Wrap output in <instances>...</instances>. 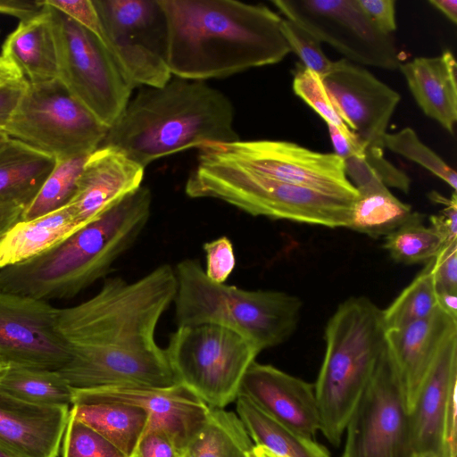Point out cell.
<instances>
[{
	"label": "cell",
	"instance_id": "cell-26",
	"mask_svg": "<svg viewBox=\"0 0 457 457\" xmlns=\"http://www.w3.org/2000/svg\"><path fill=\"white\" fill-rule=\"evenodd\" d=\"M55 163L54 158L9 138L0 146V204H15L25 209Z\"/></svg>",
	"mask_w": 457,
	"mask_h": 457
},
{
	"label": "cell",
	"instance_id": "cell-9",
	"mask_svg": "<svg viewBox=\"0 0 457 457\" xmlns=\"http://www.w3.org/2000/svg\"><path fill=\"white\" fill-rule=\"evenodd\" d=\"M108 129L56 79L28 82L4 131L59 161L89 155L102 145Z\"/></svg>",
	"mask_w": 457,
	"mask_h": 457
},
{
	"label": "cell",
	"instance_id": "cell-42",
	"mask_svg": "<svg viewBox=\"0 0 457 457\" xmlns=\"http://www.w3.org/2000/svg\"><path fill=\"white\" fill-rule=\"evenodd\" d=\"M102 40L100 20L93 0H44Z\"/></svg>",
	"mask_w": 457,
	"mask_h": 457
},
{
	"label": "cell",
	"instance_id": "cell-41",
	"mask_svg": "<svg viewBox=\"0 0 457 457\" xmlns=\"http://www.w3.org/2000/svg\"><path fill=\"white\" fill-rule=\"evenodd\" d=\"M431 201L444 204L438 215L430 216L431 228L436 232L444 246L457 242V196L453 192L452 197L447 198L436 191L428 194Z\"/></svg>",
	"mask_w": 457,
	"mask_h": 457
},
{
	"label": "cell",
	"instance_id": "cell-13",
	"mask_svg": "<svg viewBox=\"0 0 457 457\" xmlns=\"http://www.w3.org/2000/svg\"><path fill=\"white\" fill-rule=\"evenodd\" d=\"M290 20L358 65L395 71L401 63L393 35L381 32L357 0H273Z\"/></svg>",
	"mask_w": 457,
	"mask_h": 457
},
{
	"label": "cell",
	"instance_id": "cell-23",
	"mask_svg": "<svg viewBox=\"0 0 457 457\" xmlns=\"http://www.w3.org/2000/svg\"><path fill=\"white\" fill-rule=\"evenodd\" d=\"M409 90L423 113L450 134L457 121V63L446 50L433 57H416L401 62Z\"/></svg>",
	"mask_w": 457,
	"mask_h": 457
},
{
	"label": "cell",
	"instance_id": "cell-21",
	"mask_svg": "<svg viewBox=\"0 0 457 457\" xmlns=\"http://www.w3.org/2000/svg\"><path fill=\"white\" fill-rule=\"evenodd\" d=\"M69 407L32 403L0 390V445L19 457H57Z\"/></svg>",
	"mask_w": 457,
	"mask_h": 457
},
{
	"label": "cell",
	"instance_id": "cell-1",
	"mask_svg": "<svg viewBox=\"0 0 457 457\" xmlns=\"http://www.w3.org/2000/svg\"><path fill=\"white\" fill-rule=\"evenodd\" d=\"M177 287L175 270L162 264L131 282L107 278L91 298L60 309L58 327L71 348L62 377L76 389L179 384L155 339Z\"/></svg>",
	"mask_w": 457,
	"mask_h": 457
},
{
	"label": "cell",
	"instance_id": "cell-45",
	"mask_svg": "<svg viewBox=\"0 0 457 457\" xmlns=\"http://www.w3.org/2000/svg\"><path fill=\"white\" fill-rule=\"evenodd\" d=\"M357 2L381 32L393 35L396 30L395 0H357Z\"/></svg>",
	"mask_w": 457,
	"mask_h": 457
},
{
	"label": "cell",
	"instance_id": "cell-54",
	"mask_svg": "<svg viewBox=\"0 0 457 457\" xmlns=\"http://www.w3.org/2000/svg\"><path fill=\"white\" fill-rule=\"evenodd\" d=\"M9 138L10 137L4 131L0 130V146H2Z\"/></svg>",
	"mask_w": 457,
	"mask_h": 457
},
{
	"label": "cell",
	"instance_id": "cell-44",
	"mask_svg": "<svg viewBox=\"0 0 457 457\" xmlns=\"http://www.w3.org/2000/svg\"><path fill=\"white\" fill-rule=\"evenodd\" d=\"M134 457H183V453L163 429L149 427L140 438Z\"/></svg>",
	"mask_w": 457,
	"mask_h": 457
},
{
	"label": "cell",
	"instance_id": "cell-8",
	"mask_svg": "<svg viewBox=\"0 0 457 457\" xmlns=\"http://www.w3.org/2000/svg\"><path fill=\"white\" fill-rule=\"evenodd\" d=\"M166 355L179 383L211 408H224L261 353L237 332L213 323L177 327Z\"/></svg>",
	"mask_w": 457,
	"mask_h": 457
},
{
	"label": "cell",
	"instance_id": "cell-32",
	"mask_svg": "<svg viewBox=\"0 0 457 457\" xmlns=\"http://www.w3.org/2000/svg\"><path fill=\"white\" fill-rule=\"evenodd\" d=\"M385 249L392 259L403 264L428 262L443 249L436 232L423 223V216L413 212L399 228L385 237Z\"/></svg>",
	"mask_w": 457,
	"mask_h": 457
},
{
	"label": "cell",
	"instance_id": "cell-4",
	"mask_svg": "<svg viewBox=\"0 0 457 457\" xmlns=\"http://www.w3.org/2000/svg\"><path fill=\"white\" fill-rule=\"evenodd\" d=\"M152 199L141 186L47 251L0 269V290L46 302L74 297L132 246L149 220Z\"/></svg>",
	"mask_w": 457,
	"mask_h": 457
},
{
	"label": "cell",
	"instance_id": "cell-37",
	"mask_svg": "<svg viewBox=\"0 0 457 457\" xmlns=\"http://www.w3.org/2000/svg\"><path fill=\"white\" fill-rule=\"evenodd\" d=\"M293 90L324 120L327 125L335 126L349 137H355L334 109L319 74L302 64L298 65L294 74Z\"/></svg>",
	"mask_w": 457,
	"mask_h": 457
},
{
	"label": "cell",
	"instance_id": "cell-12",
	"mask_svg": "<svg viewBox=\"0 0 457 457\" xmlns=\"http://www.w3.org/2000/svg\"><path fill=\"white\" fill-rule=\"evenodd\" d=\"M345 430L342 457H413L415 454L401 378L387 345Z\"/></svg>",
	"mask_w": 457,
	"mask_h": 457
},
{
	"label": "cell",
	"instance_id": "cell-29",
	"mask_svg": "<svg viewBox=\"0 0 457 457\" xmlns=\"http://www.w3.org/2000/svg\"><path fill=\"white\" fill-rule=\"evenodd\" d=\"M253 446L238 415L223 408H211L183 457H249Z\"/></svg>",
	"mask_w": 457,
	"mask_h": 457
},
{
	"label": "cell",
	"instance_id": "cell-6",
	"mask_svg": "<svg viewBox=\"0 0 457 457\" xmlns=\"http://www.w3.org/2000/svg\"><path fill=\"white\" fill-rule=\"evenodd\" d=\"M174 270L177 327L204 323L224 326L262 352L284 343L298 325L303 303L295 295L215 283L195 259L180 261Z\"/></svg>",
	"mask_w": 457,
	"mask_h": 457
},
{
	"label": "cell",
	"instance_id": "cell-14",
	"mask_svg": "<svg viewBox=\"0 0 457 457\" xmlns=\"http://www.w3.org/2000/svg\"><path fill=\"white\" fill-rule=\"evenodd\" d=\"M199 148L237 162L267 178L354 201L358 190L346 176L344 160L335 153L312 151L282 140H237Z\"/></svg>",
	"mask_w": 457,
	"mask_h": 457
},
{
	"label": "cell",
	"instance_id": "cell-56",
	"mask_svg": "<svg viewBox=\"0 0 457 457\" xmlns=\"http://www.w3.org/2000/svg\"><path fill=\"white\" fill-rule=\"evenodd\" d=\"M5 362L4 361V360L2 359V357L0 356V372L1 370L4 369V367L5 366Z\"/></svg>",
	"mask_w": 457,
	"mask_h": 457
},
{
	"label": "cell",
	"instance_id": "cell-38",
	"mask_svg": "<svg viewBox=\"0 0 457 457\" xmlns=\"http://www.w3.org/2000/svg\"><path fill=\"white\" fill-rule=\"evenodd\" d=\"M280 29L291 52L300 58L302 65L322 78L331 68L333 61L324 54L321 43L303 27L290 20L283 18Z\"/></svg>",
	"mask_w": 457,
	"mask_h": 457
},
{
	"label": "cell",
	"instance_id": "cell-2",
	"mask_svg": "<svg viewBox=\"0 0 457 457\" xmlns=\"http://www.w3.org/2000/svg\"><path fill=\"white\" fill-rule=\"evenodd\" d=\"M172 76L192 80L228 77L281 62L290 47L282 17L263 4L236 0H159Z\"/></svg>",
	"mask_w": 457,
	"mask_h": 457
},
{
	"label": "cell",
	"instance_id": "cell-24",
	"mask_svg": "<svg viewBox=\"0 0 457 457\" xmlns=\"http://www.w3.org/2000/svg\"><path fill=\"white\" fill-rule=\"evenodd\" d=\"M1 56L14 65L29 84L44 83L58 78L55 38L46 3L45 9L38 15L20 21L6 37Z\"/></svg>",
	"mask_w": 457,
	"mask_h": 457
},
{
	"label": "cell",
	"instance_id": "cell-3",
	"mask_svg": "<svg viewBox=\"0 0 457 457\" xmlns=\"http://www.w3.org/2000/svg\"><path fill=\"white\" fill-rule=\"evenodd\" d=\"M229 98L205 81L172 76L131 96L102 145L122 151L145 168L167 155L206 144L239 140Z\"/></svg>",
	"mask_w": 457,
	"mask_h": 457
},
{
	"label": "cell",
	"instance_id": "cell-30",
	"mask_svg": "<svg viewBox=\"0 0 457 457\" xmlns=\"http://www.w3.org/2000/svg\"><path fill=\"white\" fill-rule=\"evenodd\" d=\"M0 390L32 403L70 406L74 388L58 370L6 363L0 372Z\"/></svg>",
	"mask_w": 457,
	"mask_h": 457
},
{
	"label": "cell",
	"instance_id": "cell-20",
	"mask_svg": "<svg viewBox=\"0 0 457 457\" xmlns=\"http://www.w3.org/2000/svg\"><path fill=\"white\" fill-rule=\"evenodd\" d=\"M457 333L441 346L409 412L414 453L444 457L447 412L456 403Z\"/></svg>",
	"mask_w": 457,
	"mask_h": 457
},
{
	"label": "cell",
	"instance_id": "cell-7",
	"mask_svg": "<svg viewBox=\"0 0 457 457\" xmlns=\"http://www.w3.org/2000/svg\"><path fill=\"white\" fill-rule=\"evenodd\" d=\"M186 182L191 198H214L253 216L348 228L353 201L275 180L199 148Z\"/></svg>",
	"mask_w": 457,
	"mask_h": 457
},
{
	"label": "cell",
	"instance_id": "cell-34",
	"mask_svg": "<svg viewBox=\"0 0 457 457\" xmlns=\"http://www.w3.org/2000/svg\"><path fill=\"white\" fill-rule=\"evenodd\" d=\"M87 156L56 161L36 197L23 210L21 220H32L69 204Z\"/></svg>",
	"mask_w": 457,
	"mask_h": 457
},
{
	"label": "cell",
	"instance_id": "cell-5",
	"mask_svg": "<svg viewBox=\"0 0 457 457\" xmlns=\"http://www.w3.org/2000/svg\"><path fill=\"white\" fill-rule=\"evenodd\" d=\"M386 332L382 309L364 296L340 303L326 325V350L314 391L320 430L335 446L386 347Z\"/></svg>",
	"mask_w": 457,
	"mask_h": 457
},
{
	"label": "cell",
	"instance_id": "cell-36",
	"mask_svg": "<svg viewBox=\"0 0 457 457\" xmlns=\"http://www.w3.org/2000/svg\"><path fill=\"white\" fill-rule=\"evenodd\" d=\"M62 444V457H127L107 438L71 413Z\"/></svg>",
	"mask_w": 457,
	"mask_h": 457
},
{
	"label": "cell",
	"instance_id": "cell-11",
	"mask_svg": "<svg viewBox=\"0 0 457 457\" xmlns=\"http://www.w3.org/2000/svg\"><path fill=\"white\" fill-rule=\"evenodd\" d=\"M102 41L133 86L162 87L172 77L167 24L159 0H93Z\"/></svg>",
	"mask_w": 457,
	"mask_h": 457
},
{
	"label": "cell",
	"instance_id": "cell-15",
	"mask_svg": "<svg viewBox=\"0 0 457 457\" xmlns=\"http://www.w3.org/2000/svg\"><path fill=\"white\" fill-rule=\"evenodd\" d=\"M59 310L46 301L0 290V356L5 363L59 370L71 345L58 327Z\"/></svg>",
	"mask_w": 457,
	"mask_h": 457
},
{
	"label": "cell",
	"instance_id": "cell-50",
	"mask_svg": "<svg viewBox=\"0 0 457 457\" xmlns=\"http://www.w3.org/2000/svg\"><path fill=\"white\" fill-rule=\"evenodd\" d=\"M428 3L439 10L453 23L457 22L456 0H429Z\"/></svg>",
	"mask_w": 457,
	"mask_h": 457
},
{
	"label": "cell",
	"instance_id": "cell-31",
	"mask_svg": "<svg viewBox=\"0 0 457 457\" xmlns=\"http://www.w3.org/2000/svg\"><path fill=\"white\" fill-rule=\"evenodd\" d=\"M347 228L372 237H386L403 224L413 212L386 186L358 192Z\"/></svg>",
	"mask_w": 457,
	"mask_h": 457
},
{
	"label": "cell",
	"instance_id": "cell-40",
	"mask_svg": "<svg viewBox=\"0 0 457 457\" xmlns=\"http://www.w3.org/2000/svg\"><path fill=\"white\" fill-rule=\"evenodd\" d=\"M361 154L374 174L386 187H395L405 194L409 193V176L384 157L383 149L364 147Z\"/></svg>",
	"mask_w": 457,
	"mask_h": 457
},
{
	"label": "cell",
	"instance_id": "cell-51",
	"mask_svg": "<svg viewBox=\"0 0 457 457\" xmlns=\"http://www.w3.org/2000/svg\"><path fill=\"white\" fill-rule=\"evenodd\" d=\"M23 78L17 68L0 55V86Z\"/></svg>",
	"mask_w": 457,
	"mask_h": 457
},
{
	"label": "cell",
	"instance_id": "cell-46",
	"mask_svg": "<svg viewBox=\"0 0 457 457\" xmlns=\"http://www.w3.org/2000/svg\"><path fill=\"white\" fill-rule=\"evenodd\" d=\"M27 85L28 81L21 78L0 86V130L4 131L12 119Z\"/></svg>",
	"mask_w": 457,
	"mask_h": 457
},
{
	"label": "cell",
	"instance_id": "cell-43",
	"mask_svg": "<svg viewBox=\"0 0 457 457\" xmlns=\"http://www.w3.org/2000/svg\"><path fill=\"white\" fill-rule=\"evenodd\" d=\"M428 262L436 290L457 292V242L444 246Z\"/></svg>",
	"mask_w": 457,
	"mask_h": 457
},
{
	"label": "cell",
	"instance_id": "cell-33",
	"mask_svg": "<svg viewBox=\"0 0 457 457\" xmlns=\"http://www.w3.org/2000/svg\"><path fill=\"white\" fill-rule=\"evenodd\" d=\"M437 308L429 262L385 310L386 330L396 329L429 316Z\"/></svg>",
	"mask_w": 457,
	"mask_h": 457
},
{
	"label": "cell",
	"instance_id": "cell-55",
	"mask_svg": "<svg viewBox=\"0 0 457 457\" xmlns=\"http://www.w3.org/2000/svg\"><path fill=\"white\" fill-rule=\"evenodd\" d=\"M413 457H436L434 454L431 453H416Z\"/></svg>",
	"mask_w": 457,
	"mask_h": 457
},
{
	"label": "cell",
	"instance_id": "cell-10",
	"mask_svg": "<svg viewBox=\"0 0 457 457\" xmlns=\"http://www.w3.org/2000/svg\"><path fill=\"white\" fill-rule=\"evenodd\" d=\"M47 6L57 50V79L101 124L110 129L130 100L133 86L98 37Z\"/></svg>",
	"mask_w": 457,
	"mask_h": 457
},
{
	"label": "cell",
	"instance_id": "cell-17",
	"mask_svg": "<svg viewBox=\"0 0 457 457\" xmlns=\"http://www.w3.org/2000/svg\"><path fill=\"white\" fill-rule=\"evenodd\" d=\"M72 399L140 406L150 415L147 428L157 427L163 429L183 454L206 421L211 411V407L198 395L180 383L166 387L119 385L74 388Z\"/></svg>",
	"mask_w": 457,
	"mask_h": 457
},
{
	"label": "cell",
	"instance_id": "cell-39",
	"mask_svg": "<svg viewBox=\"0 0 457 457\" xmlns=\"http://www.w3.org/2000/svg\"><path fill=\"white\" fill-rule=\"evenodd\" d=\"M203 248L205 253L206 276L215 283L224 284L236 265L232 242L223 236L204 243Z\"/></svg>",
	"mask_w": 457,
	"mask_h": 457
},
{
	"label": "cell",
	"instance_id": "cell-49",
	"mask_svg": "<svg viewBox=\"0 0 457 457\" xmlns=\"http://www.w3.org/2000/svg\"><path fill=\"white\" fill-rule=\"evenodd\" d=\"M437 307L457 320V292L436 290Z\"/></svg>",
	"mask_w": 457,
	"mask_h": 457
},
{
	"label": "cell",
	"instance_id": "cell-35",
	"mask_svg": "<svg viewBox=\"0 0 457 457\" xmlns=\"http://www.w3.org/2000/svg\"><path fill=\"white\" fill-rule=\"evenodd\" d=\"M383 145L392 153L422 166L456 192V171L426 145L412 129L407 127L395 133L386 132L383 137Z\"/></svg>",
	"mask_w": 457,
	"mask_h": 457
},
{
	"label": "cell",
	"instance_id": "cell-52",
	"mask_svg": "<svg viewBox=\"0 0 457 457\" xmlns=\"http://www.w3.org/2000/svg\"><path fill=\"white\" fill-rule=\"evenodd\" d=\"M249 457H277L271 452L267 450L266 448L255 445L253 446Z\"/></svg>",
	"mask_w": 457,
	"mask_h": 457
},
{
	"label": "cell",
	"instance_id": "cell-27",
	"mask_svg": "<svg viewBox=\"0 0 457 457\" xmlns=\"http://www.w3.org/2000/svg\"><path fill=\"white\" fill-rule=\"evenodd\" d=\"M70 413L100 433L127 457H134L150 415L129 403L72 399Z\"/></svg>",
	"mask_w": 457,
	"mask_h": 457
},
{
	"label": "cell",
	"instance_id": "cell-18",
	"mask_svg": "<svg viewBox=\"0 0 457 457\" xmlns=\"http://www.w3.org/2000/svg\"><path fill=\"white\" fill-rule=\"evenodd\" d=\"M273 420L312 438L320 429L314 385L271 365L253 361L238 391Z\"/></svg>",
	"mask_w": 457,
	"mask_h": 457
},
{
	"label": "cell",
	"instance_id": "cell-47",
	"mask_svg": "<svg viewBox=\"0 0 457 457\" xmlns=\"http://www.w3.org/2000/svg\"><path fill=\"white\" fill-rule=\"evenodd\" d=\"M45 9L44 1L0 0V13L25 21L38 15Z\"/></svg>",
	"mask_w": 457,
	"mask_h": 457
},
{
	"label": "cell",
	"instance_id": "cell-25",
	"mask_svg": "<svg viewBox=\"0 0 457 457\" xmlns=\"http://www.w3.org/2000/svg\"><path fill=\"white\" fill-rule=\"evenodd\" d=\"M82 228L71 204L19 220L0 237V269L29 261Z\"/></svg>",
	"mask_w": 457,
	"mask_h": 457
},
{
	"label": "cell",
	"instance_id": "cell-48",
	"mask_svg": "<svg viewBox=\"0 0 457 457\" xmlns=\"http://www.w3.org/2000/svg\"><path fill=\"white\" fill-rule=\"evenodd\" d=\"M24 207L15 204H0V237L21 220Z\"/></svg>",
	"mask_w": 457,
	"mask_h": 457
},
{
	"label": "cell",
	"instance_id": "cell-53",
	"mask_svg": "<svg viewBox=\"0 0 457 457\" xmlns=\"http://www.w3.org/2000/svg\"><path fill=\"white\" fill-rule=\"evenodd\" d=\"M0 457H19L0 445Z\"/></svg>",
	"mask_w": 457,
	"mask_h": 457
},
{
	"label": "cell",
	"instance_id": "cell-19",
	"mask_svg": "<svg viewBox=\"0 0 457 457\" xmlns=\"http://www.w3.org/2000/svg\"><path fill=\"white\" fill-rule=\"evenodd\" d=\"M145 168L111 145L91 153L79 177L70 204L81 227L141 187Z\"/></svg>",
	"mask_w": 457,
	"mask_h": 457
},
{
	"label": "cell",
	"instance_id": "cell-28",
	"mask_svg": "<svg viewBox=\"0 0 457 457\" xmlns=\"http://www.w3.org/2000/svg\"><path fill=\"white\" fill-rule=\"evenodd\" d=\"M237 412L255 445L277 457H330L328 450L312 438L278 423L243 395H237Z\"/></svg>",
	"mask_w": 457,
	"mask_h": 457
},
{
	"label": "cell",
	"instance_id": "cell-22",
	"mask_svg": "<svg viewBox=\"0 0 457 457\" xmlns=\"http://www.w3.org/2000/svg\"><path fill=\"white\" fill-rule=\"evenodd\" d=\"M455 333L457 320L438 307L424 319L386 332L409 412L441 346Z\"/></svg>",
	"mask_w": 457,
	"mask_h": 457
},
{
	"label": "cell",
	"instance_id": "cell-16",
	"mask_svg": "<svg viewBox=\"0 0 457 457\" xmlns=\"http://www.w3.org/2000/svg\"><path fill=\"white\" fill-rule=\"evenodd\" d=\"M321 79L334 109L361 145L384 149L383 137L401 96L344 58L333 62Z\"/></svg>",
	"mask_w": 457,
	"mask_h": 457
}]
</instances>
